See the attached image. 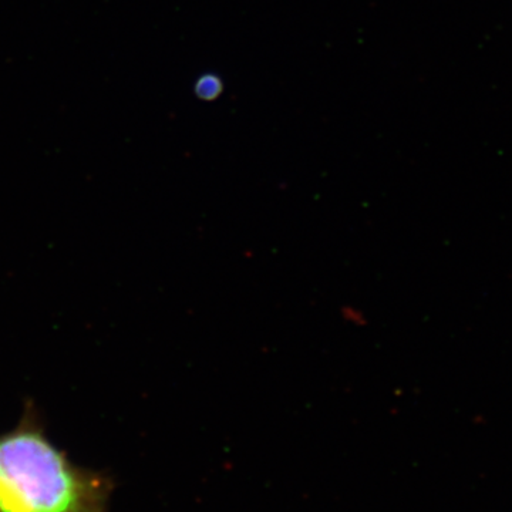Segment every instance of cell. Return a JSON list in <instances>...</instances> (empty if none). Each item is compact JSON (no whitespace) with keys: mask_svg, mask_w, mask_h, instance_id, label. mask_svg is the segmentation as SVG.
<instances>
[{"mask_svg":"<svg viewBox=\"0 0 512 512\" xmlns=\"http://www.w3.org/2000/svg\"><path fill=\"white\" fill-rule=\"evenodd\" d=\"M222 92H224V82L218 74H202L195 82L194 93L200 100L214 101L220 99Z\"/></svg>","mask_w":512,"mask_h":512,"instance_id":"2","label":"cell"},{"mask_svg":"<svg viewBox=\"0 0 512 512\" xmlns=\"http://www.w3.org/2000/svg\"><path fill=\"white\" fill-rule=\"evenodd\" d=\"M99 490L46 439L32 407L0 437V512H96Z\"/></svg>","mask_w":512,"mask_h":512,"instance_id":"1","label":"cell"}]
</instances>
